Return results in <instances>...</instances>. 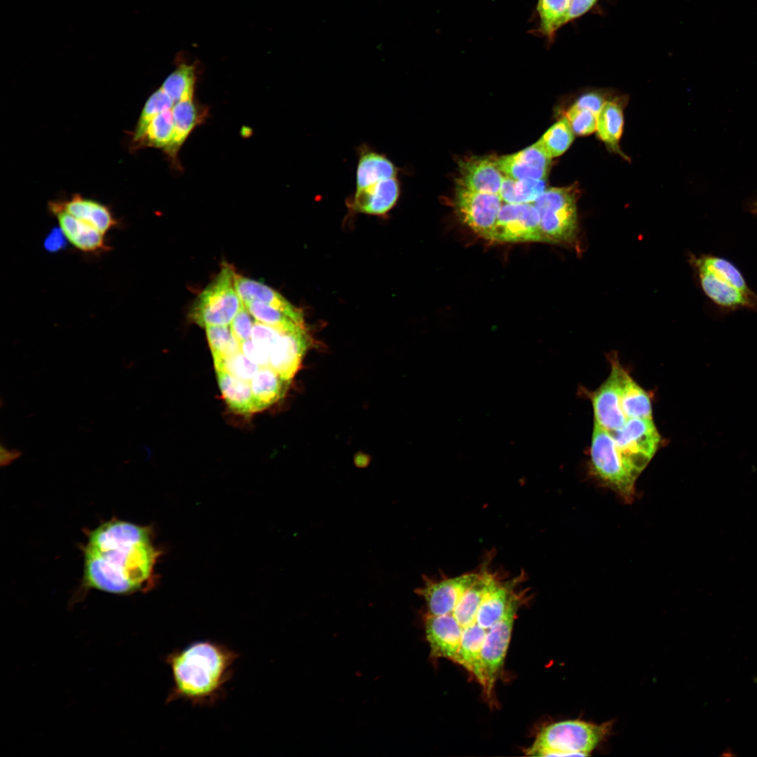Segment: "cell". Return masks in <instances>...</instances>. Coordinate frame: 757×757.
<instances>
[{
	"mask_svg": "<svg viewBox=\"0 0 757 757\" xmlns=\"http://www.w3.org/2000/svg\"><path fill=\"white\" fill-rule=\"evenodd\" d=\"M83 550L84 587L116 595L146 589L159 556L148 527L119 519L89 532Z\"/></svg>",
	"mask_w": 757,
	"mask_h": 757,
	"instance_id": "6da1fadb",
	"label": "cell"
},
{
	"mask_svg": "<svg viewBox=\"0 0 757 757\" xmlns=\"http://www.w3.org/2000/svg\"><path fill=\"white\" fill-rule=\"evenodd\" d=\"M240 654L227 645L200 640L174 649L164 659L172 686L165 703L188 702L193 707H213L226 696Z\"/></svg>",
	"mask_w": 757,
	"mask_h": 757,
	"instance_id": "7a4b0ae2",
	"label": "cell"
},
{
	"mask_svg": "<svg viewBox=\"0 0 757 757\" xmlns=\"http://www.w3.org/2000/svg\"><path fill=\"white\" fill-rule=\"evenodd\" d=\"M613 723L566 720L542 728L526 754L533 756H588L611 735Z\"/></svg>",
	"mask_w": 757,
	"mask_h": 757,
	"instance_id": "3957f363",
	"label": "cell"
},
{
	"mask_svg": "<svg viewBox=\"0 0 757 757\" xmlns=\"http://www.w3.org/2000/svg\"><path fill=\"white\" fill-rule=\"evenodd\" d=\"M578 198V190L574 186L550 188L533 203L539 214L543 241L577 246Z\"/></svg>",
	"mask_w": 757,
	"mask_h": 757,
	"instance_id": "277c9868",
	"label": "cell"
},
{
	"mask_svg": "<svg viewBox=\"0 0 757 757\" xmlns=\"http://www.w3.org/2000/svg\"><path fill=\"white\" fill-rule=\"evenodd\" d=\"M236 273L225 264L191 306L189 318L202 327L229 326L243 303L234 285Z\"/></svg>",
	"mask_w": 757,
	"mask_h": 757,
	"instance_id": "5b68a950",
	"label": "cell"
},
{
	"mask_svg": "<svg viewBox=\"0 0 757 757\" xmlns=\"http://www.w3.org/2000/svg\"><path fill=\"white\" fill-rule=\"evenodd\" d=\"M592 470L627 503L635 494L636 478L627 468L611 432L594 423L590 447Z\"/></svg>",
	"mask_w": 757,
	"mask_h": 757,
	"instance_id": "8992f818",
	"label": "cell"
},
{
	"mask_svg": "<svg viewBox=\"0 0 757 757\" xmlns=\"http://www.w3.org/2000/svg\"><path fill=\"white\" fill-rule=\"evenodd\" d=\"M611 433L625 465L636 479L656 453L661 441L652 418H629Z\"/></svg>",
	"mask_w": 757,
	"mask_h": 757,
	"instance_id": "52a82bcc",
	"label": "cell"
},
{
	"mask_svg": "<svg viewBox=\"0 0 757 757\" xmlns=\"http://www.w3.org/2000/svg\"><path fill=\"white\" fill-rule=\"evenodd\" d=\"M524 594L516 593L505 613L486 632L481 660L484 679L483 687L487 696L492 695L495 682L502 669L510 641L514 622L524 601Z\"/></svg>",
	"mask_w": 757,
	"mask_h": 757,
	"instance_id": "ba28073f",
	"label": "cell"
},
{
	"mask_svg": "<svg viewBox=\"0 0 757 757\" xmlns=\"http://www.w3.org/2000/svg\"><path fill=\"white\" fill-rule=\"evenodd\" d=\"M454 204L461 219L475 233L492 240L502 206L499 195L476 192L456 185Z\"/></svg>",
	"mask_w": 757,
	"mask_h": 757,
	"instance_id": "9c48e42d",
	"label": "cell"
},
{
	"mask_svg": "<svg viewBox=\"0 0 757 757\" xmlns=\"http://www.w3.org/2000/svg\"><path fill=\"white\" fill-rule=\"evenodd\" d=\"M492 241H543L540 217L533 203H505L498 214Z\"/></svg>",
	"mask_w": 757,
	"mask_h": 757,
	"instance_id": "30bf717a",
	"label": "cell"
},
{
	"mask_svg": "<svg viewBox=\"0 0 757 757\" xmlns=\"http://www.w3.org/2000/svg\"><path fill=\"white\" fill-rule=\"evenodd\" d=\"M479 573H468L454 578L435 580L423 577V584L415 592L425 601L428 613L441 615L453 612L465 592L475 583Z\"/></svg>",
	"mask_w": 757,
	"mask_h": 757,
	"instance_id": "8fae6325",
	"label": "cell"
},
{
	"mask_svg": "<svg viewBox=\"0 0 757 757\" xmlns=\"http://www.w3.org/2000/svg\"><path fill=\"white\" fill-rule=\"evenodd\" d=\"M623 369L617 360H612L609 376L592 396L594 423L610 432L621 428L627 420L620 402Z\"/></svg>",
	"mask_w": 757,
	"mask_h": 757,
	"instance_id": "7c38bea8",
	"label": "cell"
},
{
	"mask_svg": "<svg viewBox=\"0 0 757 757\" xmlns=\"http://www.w3.org/2000/svg\"><path fill=\"white\" fill-rule=\"evenodd\" d=\"M426 639L432 658H446L456 663L462 628L451 613L435 615L426 613L424 618Z\"/></svg>",
	"mask_w": 757,
	"mask_h": 757,
	"instance_id": "4fadbf2b",
	"label": "cell"
},
{
	"mask_svg": "<svg viewBox=\"0 0 757 757\" xmlns=\"http://www.w3.org/2000/svg\"><path fill=\"white\" fill-rule=\"evenodd\" d=\"M401 193L398 177L384 179L368 186L356 189L348 200L353 210L368 214L383 215L397 203Z\"/></svg>",
	"mask_w": 757,
	"mask_h": 757,
	"instance_id": "5bb4252c",
	"label": "cell"
},
{
	"mask_svg": "<svg viewBox=\"0 0 757 757\" xmlns=\"http://www.w3.org/2000/svg\"><path fill=\"white\" fill-rule=\"evenodd\" d=\"M495 161L503 174L514 179H544L549 171L551 158L537 142L517 153L496 158Z\"/></svg>",
	"mask_w": 757,
	"mask_h": 757,
	"instance_id": "9a60e30c",
	"label": "cell"
},
{
	"mask_svg": "<svg viewBox=\"0 0 757 757\" xmlns=\"http://www.w3.org/2000/svg\"><path fill=\"white\" fill-rule=\"evenodd\" d=\"M305 327L282 332L270 350L269 367L282 378L291 381L308 347Z\"/></svg>",
	"mask_w": 757,
	"mask_h": 757,
	"instance_id": "2e32d148",
	"label": "cell"
},
{
	"mask_svg": "<svg viewBox=\"0 0 757 757\" xmlns=\"http://www.w3.org/2000/svg\"><path fill=\"white\" fill-rule=\"evenodd\" d=\"M457 184L471 191L499 194L504 178L495 158H472L460 163Z\"/></svg>",
	"mask_w": 757,
	"mask_h": 757,
	"instance_id": "e0dca14e",
	"label": "cell"
},
{
	"mask_svg": "<svg viewBox=\"0 0 757 757\" xmlns=\"http://www.w3.org/2000/svg\"><path fill=\"white\" fill-rule=\"evenodd\" d=\"M356 189L368 186L378 181L398 177L402 170L386 154L367 143L356 149Z\"/></svg>",
	"mask_w": 757,
	"mask_h": 757,
	"instance_id": "ac0fdd59",
	"label": "cell"
},
{
	"mask_svg": "<svg viewBox=\"0 0 757 757\" xmlns=\"http://www.w3.org/2000/svg\"><path fill=\"white\" fill-rule=\"evenodd\" d=\"M236 290L244 304L250 302L265 304L285 313L300 324H304L303 314L281 294L267 285L236 273Z\"/></svg>",
	"mask_w": 757,
	"mask_h": 757,
	"instance_id": "d6986e66",
	"label": "cell"
},
{
	"mask_svg": "<svg viewBox=\"0 0 757 757\" xmlns=\"http://www.w3.org/2000/svg\"><path fill=\"white\" fill-rule=\"evenodd\" d=\"M51 212L57 217L67 240L74 247L85 252H97L107 249L104 234L95 228L63 210Z\"/></svg>",
	"mask_w": 757,
	"mask_h": 757,
	"instance_id": "ffe728a7",
	"label": "cell"
},
{
	"mask_svg": "<svg viewBox=\"0 0 757 757\" xmlns=\"http://www.w3.org/2000/svg\"><path fill=\"white\" fill-rule=\"evenodd\" d=\"M50 211L63 210L73 217L81 219L105 234L114 227L117 221L109 209L97 201L75 196L70 200L62 203H53L50 205Z\"/></svg>",
	"mask_w": 757,
	"mask_h": 757,
	"instance_id": "44dd1931",
	"label": "cell"
},
{
	"mask_svg": "<svg viewBox=\"0 0 757 757\" xmlns=\"http://www.w3.org/2000/svg\"><path fill=\"white\" fill-rule=\"evenodd\" d=\"M175 133L171 146L166 152L175 165H179L177 154L193 130L207 116V109L193 99L176 102L172 108Z\"/></svg>",
	"mask_w": 757,
	"mask_h": 757,
	"instance_id": "7402d4cb",
	"label": "cell"
},
{
	"mask_svg": "<svg viewBox=\"0 0 757 757\" xmlns=\"http://www.w3.org/2000/svg\"><path fill=\"white\" fill-rule=\"evenodd\" d=\"M695 266L704 292L715 304L725 308H751L757 306V300L747 296L742 291L718 278L705 268Z\"/></svg>",
	"mask_w": 757,
	"mask_h": 757,
	"instance_id": "603a6c76",
	"label": "cell"
},
{
	"mask_svg": "<svg viewBox=\"0 0 757 757\" xmlns=\"http://www.w3.org/2000/svg\"><path fill=\"white\" fill-rule=\"evenodd\" d=\"M518 578L503 582L500 579L485 594L477 614V622L489 630L505 613L513 596Z\"/></svg>",
	"mask_w": 757,
	"mask_h": 757,
	"instance_id": "cb8c5ba5",
	"label": "cell"
},
{
	"mask_svg": "<svg viewBox=\"0 0 757 757\" xmlns=\"http://www.w3.org/2000/svg\"><path fill=\"white\" fill-rule=\"evenodd\" d=\"M479 572L478 579L465 592L453 612L451 613L462 630L477 623V614L485 594L500 579L496 574L486 569H483Z\"/></svg>",
	"mask_w": 757,
	"mask_h": 757,
	"instance_id": "d4e9b609",
	"label": "cell"
},
{
	"mask_svg": "<svg viewBox=\"0 0 757 757\" xmlns=\"http://www.w3.org/2000/svg\"><path fill=\"white\" fill-rule=\"evenodd\" d=\"M222 397L234 412L243 415L259 411L250 382L242 380L224 371H216Z\"/></svg>",
	"mask_w": 757,
	"mask_h": 757,
	"instance_id": "484cf974",
	"label": "cell"
},
{
	"mask_svg": "<svg viewBox=\"0 0 757 757\" xmlns=\"http://www.w3.org/2000/svg\"><path fill=\"white\" fill-rule=\"evenodd\" d=\"M488 630L477 623L462 630V637L456 663L465 667L484 687L481 653Z\"/></svg>",
	"mask_w": 757,
	"mask_h": 757,
	"instance_id": "4316f807",
	"label": "cell"
},
{
	"mask_svg": "<svg viewBox=\"0 0 757 757\" xmlns=\"http://www.w3.org/2000/svg\"><path fill=\"white\" fill-rule=\"evenodd\" d=\"M176 67L165 79L161 88L175 103L193 98L198 78V64L177 56Z\"/></svg>",
	"mask_w": 757,
	"mask_h": 757,
	"instance_id": "83f0119b",
	"label": "cell"
},
{
	"mask_svg": "<svg viewBox=\"0 0 757 757\" xmlns=\"http://www.w3.org/2000/svg\"><path fill=\"white\" fill-rule=\"evenodd\" d=\"M289 382L271 367H260L250 381L259 410L266 409L283 397Z\"/></svg>",
	"mask_w": 757,
	"mask_h": 757,
	"instance_id": "f1b7e54d",
	"label": "cell"
},
{
	"mask_svg": "<svg viewBox=\"0 0 757 757\" xmlns=\"http://www.w3.org/2000/svg\"><path fill=\"white\" fill-rule=\"evenodd\" d=\"M621 407L627 419L652 418L650 395L623 369L621 378Z\"/></svg>",
	"mask_w": 757,
	"mask_h": 757,
	"instance_id": "f546056e",
	"label": "cell"
},
{
	"mask_svg": "<svg viewBox=\"0 0 757 757\" xmlns=\"http://www.w3.org/2000/svg\"><path fill=\"white\" fill-rule=\"evenodd\" d=\"M545 190V179H514L504 176L498 195L505 203H533Z\"/></svg>",
	"mask_w": 757,
	"mask_h": 757,
	"instance_id": "4dcf8cb0",
	"label": "cell"
},
{
	"mask_svg": "<svg viewBox=\"0 0 757 757\" xmlns=\"http://www.w3.org/2000/svg\"><path fill=\"white\" fill-rule=\"evenodd\" d=\"M571 0H538V32L552 41L557 31L564 25Z\"/></svg>",
	"mask_w": 757,
	"mask_h": 757,
	"instance_id": "1f68e13d",
	"label": "cell"
},
{
	"mask_svg": "<svg viewBox=\"0 0 757 757\" xmlns=\"http://www.w3.org/2000/svg\"><path fill=\"white\" fill-rule=\"evenodd\" d=\"M175 125L172 109L158 114L149 123L141 143L161 148L166 153L172 145Z\"/></svg>",
	"mask_w": 757,
	"mask_h": 757,
	"instance_id": "d6a6232c",
	"label": "cell"
},
{
	"mask_svg": "<svg viewBox=\"0 0 757 757\" xmlns=\"http://www.w3.org/2000/svg\"><path fill=\"white\" fill-rule=\"evenodd\" d=\"M695 265L705 268L718 278L742 291L747 296L757 300L756 296L749 289L741 273L728 261L720 257L704 256L695 259Z\"/></svg>",
	"mask_w": 757,
	"mask_h": 757,
	"instance_id": "836d02e7",
	"label": "cell"
},
{
	"mask_svg": "<svg viewBox=\"0 0 757 757\" xmlns=\"http://www.w3.org/2000/svg\"><path fill=\"white\" fill-rule=\"evenodd\" d=\"M623 127L620 107L613 102H605L597 116L596 130L599 138L611 146H616Z\"/></svg>",
	"mask_w": 757,
	"mask_h": 757,
	"instance_id": "e575fe53",
	"label": "cell"
},
{
	"mask_svg": "<svg viewBox=\"0 0 757 757\" xmlns=\"http://www.w3.org/2000/svg\"><path fill=\"white\" fill-rule=\"evenodd\" d=\"M573 133L565 117L551 126L538 142L552 158L560 156L569 147L574 139Z\"/></svg>",
	"mask_w": 757,
	"mask_h": 757,
	"instance_id": "d590c367",
	"label": "cell"
},
{
	"mask_svg": "<svg viewBox=\"0 0 757 757\" xmlns=\"http://www.w3.org/2000/svg\"><path fill=\"white\" fill-rule=\"evenodd\" d=\"M205 329L213 360L226 359L241 350L240 343L230 326H211Z\"/></svg>",
	"mask_w": 757,
	"mask_h": 757,
	"instance_id": "8d00e7d4",
	"label": "cell"
},
{
	"mask_svg": "<svg viewBox=\"0 0 757 757\" xmlns=\"http://www.w3.org/2000/svg\"><path fill=\"white\" fill-rule=\"evenodd\" d=\"M253 318L259 322L284 330L292 331L304 327L281 311L259 302L245 304Z\"/></svg>",
	"mask_w": 757,
	"mask_h": 757,
	"instance_id": "74e56055",
	"label": "cell"
},
{
	"mask_svg": "<svg viewBox=\"0 0 757 757\" xmlns=\"http://www.w3.org/2000/svg\"><path fill=\"white\" fill-rule=\"evenodd\" d=\"M175 104L161 88L152 93L142 110L134 134V140L141 142L151 121L160 112L172 109Z\"/></svg>",
	"mask_w": 757,
	"mask_h": 757,
	"instance_id": "f35d334b",
	"label": "cell"
},
{
	"mask_svg": "<svg viewBox=\"0 0 757 757\" xmlns=\"http://www.w3.org/2000/svg\"><path fill=\"white\" fill-rule=\"evenodd\" d=\"M216 371H224L235 377L250 382L260 367L252 362L243 353L223 360H213Z\"/></svg>",
	"mask_w": 757,
	"mask_h": 757,
	"instance_id": "ab89813d",
	"label": "cell"
},
{
	"mask_svg": "<svg viewBox=\"0 0 757 757\" xmlns=\"http://www.w3.org/2000/svg\"><path fill=\"white\" fill-rule=\"evenodd\" d=\"M566 118L576 135H589L596 130L597 115L575 104L566 112Z\"/></svg>",
	"mask_w": 757,
	"mask_h": 757,
	"instance_id": "60d3db41",
	"label": "cell"
},
{
	"mask_svg": "<svg viewBox=\"0 0 757 757\" xmlns=\"http://www.w3.org/2000/svg\"><path fill=\"white\" fill-rule=\"evenodd\" d=\"M252 318L253 317L243 304L230 325L233 335L240 343L251 339L255 321V320L253 321Z\"/></svg>",
	"mask_w": 757,
	"mask_h": 757,
	"instance_id": "b9f144b4",
	"label": "cell"
},
{
	"mask_svg": "<svg viewBox=\"0 0 757 757\" xmlns=\"http://www.w3.org/2000/svg\"><path fill=\"white\" fill-rule=\"evenodd\" d=\"M284 332L287 331L281 330L255 320L252 328L251 339L255 343L268 350L270 353L272 346L280 334Z\"/></svg>",
	"mask_w": 757,
	"mask_h": 757,
	"instance_id": "7bdbcfd3",
	"label": "cell"
},
{
	"mask_svg": "<svg viewBox=\"0 0 757 757\" xmlns=\"http://www.w3.org/2000/svg\"><path fill=\"white\" fill-rule=\"evenodd\" d=\"M240 349L252 362L260 367H269V351L255 343L251 339L240 343Z\"/></svg>",
	"mask_w": 757,
	"mask_h": 757,
	"instance_id": "ee69618b",
	"label": "cell"
},
{
	"mask_svg": "<svg viewBox=\"0 0 757 757\" xmlns=\"http://www.w3.org/2000/svg\"><path fill=\"white\" fill-rule=\"evenodd\" d=\"M598 0H571L565 25L589 11Z\"/></svg>",
	"mask_w": 757,
	"mask_h": 757,
	"instance_id": "f6af8a7d",
	"label": "cell"
},
{
	"mask_svg": "<svg viewBox=\"0 0 757 757\" xmlns=\"http://www.w3.org/2000/svg\"><path fill=\"white\" fill-rule=\"evenodd\" d=\"M604 102L602 97L595 93H589L580 97L574 104L578 107L587 109L598 116Z\"/></svg>",
	"mask_w": 757,
	"mask_h": 757,
	"instance_id": "bcb514c9",
	"label": "cell"
},
{
	"mask_svg": "<svg viewBox=\"0 0 757 757\" xmlns=\"http://www.w3.org/2000/svg\"><path fill=\"white\" fill-rule=\"evenodd\" d=\"M67 240L62 230L60 229H53L45 239V248L50 252H57L64 247Z\"/></svg>",
	"mask_w": 757,
	"mask_h": 757,
	"instance_id": "7dc6e473",
	"label": "cell"
},
{
	"mask_svg": "<svg viewBox=\"0 0 757 757\" xmlns=\"http://www.w3.org/2000/svg\"><path fill=\"white\" fill-rule=\"evenodd\" d=\"M0 453L1 465L2 466L11 463L13 461L20 457L22 454L20 451L15 449H8V448L4 446L3 444H1L0 446Z\"/></svg>",
	"mask_w": 757,
	"mask_h": 757,
	"instance_id": "c3c4849f",
	"label": "cell"
},
{
	"mask_svg": "<svg viewBox=\"0 0 757 757\" xmlns=\"http://www.w3.org/2000/svg\"><path fill=\"white\" fill-rule=\"evenodd\" d=\"M756 210L757 211V203H756Z\"/></svg>",
	"mask_w": 757,
	"mask_h": 757,
	"instance_id": "681fc988",
	"label": "cell"
}]
</instances>
